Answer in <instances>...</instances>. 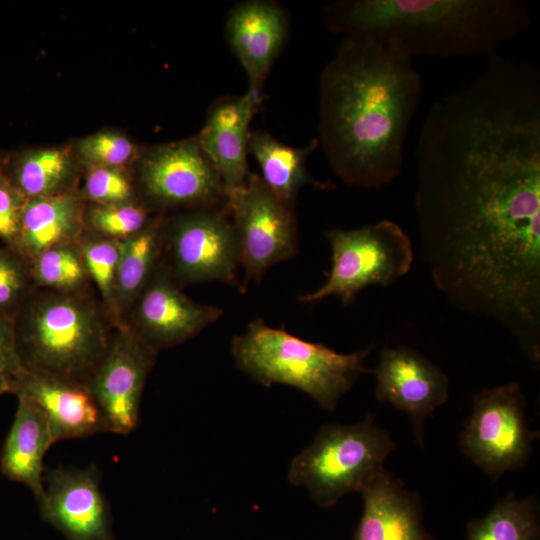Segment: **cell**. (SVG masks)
Masks as SVG:
<instances>
[{
	"instance_id": "6da1fadb",
	"label": "cell",
	"mask_w": 540,
	"mask_h": 540,
	"mask_svg": "<svg viewBox=\"0 0 540 540\" xmlns=\"http://www.w3.org/2000/svg\"><path fill=\"white\" fill-rule=\"evenodd\" d=\"M422 93L413 59L393 46L345 37L320 82V142L334 173L365 189L395 180Z\"/></svg>"
},
{
	"instance_id": "7a4b0ae2",
	"label": "cell",
	"mask_w": 540,
	"mask_h": 540,
	"mask_svg": "<svg viewBox=\"0 0 540 540\" xmlns=\"http://www.w3.org/2000/svg\"><path fill=\"white\" fill-rule=\"evenodd\" d=\"M328 28L415 57L490 54L532 25L523 0H351L325 9Z\"/></svg>"
},
{
	"instance_id": "3957f363",
	"label": "cell",
	"mask_w": 540,
	"mask_h": 540,
	"mask_svg": "<svg viewBox=\"0 0 540 540\" xmlns=\"http://www.w3.org/2000/svg\"><path fill=\"white\" fill-rule=\"evenodd\" d=\"M13 318L25 370L83 384L105 355L113 334L109 315L84 290L29 292Z\"/></svg>"
},
{
	"instance_id": "277c9868",
	"label": "cell",
	"mask_w": 540,
	"mask_h": 540,
	"mask_svg": "<svg viewBox=\"0 0 540 540\" xmlns=\"http://www.w3.org/2000/svg\"><path fill=\"white\" fill-rule=\"evenodd\" d=\"M371 350L338 353L322 343L270 327L261 319L251 322L231 343L236 365L253 380L266 387L297 388L329 411L362 374L372 372L365 365Z\"/></svg>"
},
{
	"instance_id": "5b68a950",
	"label": "cell",
	"mask_w": 540,
	"mask_h": 540,
	"mask_svg": "<svg viewBox=\"0 0 540 540\" xmlns=\"http://www.w3.org/2000/svg\"><path fill=\"white\" fill-rule=\"evenodd\" d=\"M395 448L371 415L354 424H325L292 459L287 479L304 487L318 506L329 508L349 493H360Z\"/></svg>"
},
{
	"instance_id": "8992f818",
	"label": "cell",
	"mask_w": 540,
	"mask_h": 540,
	"mask_svg": "<svg viewBox=\"0 0 540 540\" xmlns=\"http://www.w3.org/2000/svg\"><path fill=\"white\" fill-rule=\"evenodd\" d=\"M326 237L332 250L330 272L318 289L299 298L303 303L338 296L348 304L368 286L394 283L413 263L410 238L390 220L351 230H329Z\"/></svg>"
},
{
	"instance_id": "52a82bcc",
	"label": "cell",
	"mask_w": 540,
	"mask_h": 540,
	"mask_svg": "<svg viewBox=\"0 0 540 540\" xmlns=\"http://www.w3.org/2000/svg\"><path fill=\"white\" fill-rule=\"evenodd\" d=\"M526 404L518 382L485 388L473 396L459 447L493 478L523 468L533 453L537 434L526 419Z\"/></svg>"
},
{
	"instance_id": "ba28073f",
	"label": "cell",
	"mask_w": 540,
	"mask_h": 540,
	"mask_svg": "<svg viewBox=\"0 0 540 540\" xmlns=\"http://www.w3.org/2000/svg\"><path fill=\"white\" fill-rule=\"evenodd\" d=\"M226 195V207L238 239L240 264L248 280H259L269 268L297 253L292 209L259 175L250 172L243 186Z\"/></svg>"
},
{
	"instance_id": "9c48e42d",
	"label": "cell",
	"mask_w": 540,
	"mask_h": 540,
	"mask_svg": "<svg viewBox=\"0 0 540 540\" xmlns=\"http://www.w3.org/2000/svg\"><path fill=\"white\" fill-rule=\"evenodd\" d=\"M156 353L127 324L115 327L105 355L86 382L108 432L128 434L138 426L143 389Z\"/></svg>"
},
{
	"instance_id": "30bf717a",
	"label": "cell",
	"mask_w": 540,
	"mask_h": 540,
	"mask_svg": "<svg viewBox=\"0 0 540 540\" xmlns=\"http://www.w3.org/2000/svg\"><path fill=\"white\" fill-rule=\"evenodd\" d=\"M173 274L184 283H234L240 264L237 235L225 211L201 208L177 218L165 232Z\"/></svg>"
},
{
	"instance_id": "8fae6325",
	"label": "cell",
	"mask_w": 540,
	"mask_h": 540,
	"mask_svg": "<svg viewBox=\"0 0 540 540\" xmlns=\"http://www.w3.org/2000/svg\"><path fill=\"white\" fill-rule=\"evenodd\" d=\"M140 181L146 197L163 207L226 204L225 188L197 138L158 146L142 160Z\"/></svg>"
},
{
	"instance_id": "7c38bea8",
	"label": "cell",
	"mask_w": 540,
	"mask_h": 540,
	"mask_svg": "<svg viewBox=\"0 0 540 540\" xmlns=\"http://www.w3.org/2000/svg\"><path fill=\"white\" fill-rule=\"evenodd\" d=\"M44 497L37 504L42 519L66 540H114L109 505L94 465L44 470Z\"/></svg>"
},
{
	"instance_id": "4fadbf2b",
	"label": "cell",
	"mask_w": 540,
	"mask_h": 540,
	"mask_svg": "<svg viewBox=\"0 0 540 540\" xmlns=\"http://www.w3.org/2000/svg\"><path fill=\"white\" fill-rule=\"evenodd\" d=\"M371 373L376 380V399L408 414L422 441L424 421L449 397L447 375L409 347L383 349Z\"/></svg>"
},
{
	"instance_id": "5bb4252c",
	"label": "cell",
	"mask_w": 540,
	"mask_h": 540,
	"mask_svg": "<svg viewBox=\"0 0 540 540\" xmlns=\"http://www.w3.org/2000/svg\"><path fill=\"white\" fill-rule=\"evenodd\" d=\"M155 270L132 306L127 325L156 351L179 344L217 321L221 308L184 295L164 268Z\"/></svg>"
},
{
	"instance_id": "9a60e30c",
	"label": "cell",
	"mask_w": 540,
	"mask_h": 540,
	"mask_svg": "<svg viewBox=\"0 0 540 540\" xmlns=\"http://www.w3.org/2000/svg\"><path fill=\"white\" fill-rule=\"evenodd\" d=\"M11 393L32 402L43 412L54 442L108 432L103 414L86 384L25 370L11 381Z\"/></svg>"
},
{
	"instance_id": "2e32d148",
	"label": "cell",
	"mask_w": 540,
	"mask_h": 540,
	"mask_svg": "<svg viewBox=\"0 0 540 540\" xmlns=\"http://www.w3.org/2000/svg\"><path fill=\"white\" fill-rule=\"evenodd\" d=\"M288 32L284 9L273 1L251 0L235 5L226 22V36L249 81L257 93Z\"/></svg>"
},
{
	"instance_id": "e0dca14e",
	"label": "cell",
	"mask_w": 540,
	"mask_h": 540,
	"mask_svg": "<svg viewBox=\"0 0 540 540\" xmlns=\"http://www.w3.org/2000/svg\"><path fill=\"white\" fill-rule=\"evenodd\" d=\"M257 103L258 94L250 90L242 96L215 102L196 137L226 194L243 186L250 173L247 165L249 125Z\"/></svg>"
},
{
	"instance_id": "ac0fdd59",
	"label": "cell",
	"mask_w": 540,
	"mask_h": 540,
	"mask_svg": "<svg viewBox=\"0 0 540 540\" xmlns=\"http://www.w3.org/2000/svg\"><path fill=\"white\" fill-rule=\"evenodd\" d=\"M360 494L363 512L352 540H437L424 526L420 496L385 468Z\"/></svg>"
},
{
	"instance_id": "d6986e66",
	"label": "cell",
	"mask_w": 540,
	"mask_h": 540,
	"mask_svg": "<svg viewBox=\"0 0 540 540\" xmlns=\"http://www.w3.org/2000/svg\"><path fill=\"white\" fill-rule=\"evenodd\" d=\"M84 227L80 198L68 191L27 199L12 247L28 264L45 250L79 242Z\"/></svg>"
},
{
	"instance_id": "ffe728a7",
	"label": "cell",
	"mask_w": 540,
	"mask_h": 540,
	"mask_svg": "<svg viewBox=\"0 0 540 540\" xmlns=\"http://www.w3.org/2000/svg\"><path fill=\"white\" fill-rule=\"evenodd\" d=\"M18 398L11 427L0 452V470L12 481L26 485L38 504L44 497L43 460L54 439L43 412Z\"/></svg>"
},
{
	"instance_id": "44dd1931",
	"label": "cell",
	"mask_w": 540,
	"mask_h": 540,
	"mask_svg": "<svg viewBox=\"0 0 540 540\" xmlns=\"http://www.w3.org/2000/svg\"><path fill=\"white\" fill-rule=\"evenodd\" d=\"M317 145L318 141L313 139L306 147H290L261 130L251 132L248 139V149L261 169L262 180L291 208L303 186L312 185L318 189L331 187L329 183L315 180L307 171V157Z\"/></svg>"
},
{
	"instance_id": "7402d4cb",
	"label": "cell",
	"mask_w": 540,
	"mask_h": 540,
	"mask_svg": "<svg viewBox=\"0 0 540 540\" xmlns=\"http://www.w3.org/2000/svg\"><path fill=\"white\" fill-rule=\"evenodd\" d=\"M165 229L158 220L122 240L114 293L116 316L121 325L156 270Z\"/></svg>"
},
{
	"instance_id": "603a6c76",
	"label": "cell",
	"mask_w": 540,
	"mask_h": 540,
	"mask_svg": "<svg viewBox=\"0 0 540 540\" xmlns=\"http://www.w3.org/2000/svg\"><path fill=\"white\" fill-rule=\"evenodd\" d=\"M540 514L535 497L520 498L513 492L498 501L484 516L467 525L466 540H539Z\"/></svg>"
},
{
	"instance_id": "cb8c5ba5",
	"label": "cell",
	"mask_w": 540,
	"mask_h": 540,
	"mask_svg": "<svg viewBox=\"0 0 540 540\" xmlns=\"http://www.w3.org/2000/svg\"><path fill=\"white\" fill-rule=\"evenodd\" d=\"M72 174L68 152L47 148L22 154L7 176L27 199H32L68 192Z\"/></svg>"
},
{
	"instance_id": "d4e9b609",
	"label": "cell",
	"mask_w": 540,
	"mask_h": 540,
	"mask_svg": "<svg viewBox=\"0 0 540 540\" xmlns=\"http://www.w3.org/2000/svg\"><path fill=\"white\" fill-rule=\"evenodd\" d=\"M28 269L31 281L53 291H83L89 279L79 242L45 250L28 263Z\"/></svg>"
},
{
	"instance_id": "484cf974",
	"label": "cell",
	"mask_w": 540,
	"mask_h": 540,
	"mask_svg": "<svg viewBox=\"0 0 540 540\" xmlns=\"http://www.w3.org/2000/svg\"><path fill=\"white\" fill-rule=\"evenodd\" d=\"M79 246L88 277L96 285L111 321L115 327L120 326L115 311L114 293L122 240H87L80 241Z\"/></svg>"
},
{
	"instance_id": "4316f807",
	"label": "cell",
	"mask_w": 540,
	"mask_h": 540,
	"mask_svg": "<svg viewBox=\"0 0 540 540\" xmlns=\"http://www.w3.org/2000/svg\"><path fill=\"white\" fill-rule=\"evenodd\" d=\"M89 226L108 239L123 240L144 229L147 211L131 203L114 205H94L87 214Z\"/></svg>"
},
{
	"instance_id": "83f0119b",
	"label": "cell",
	"mask_w": 540,
	"mask_h": 540,
	"mask_svg": "<svg viewBox=\"0 0 540 540\" xmlns=\"http://www.w3.org/2000/svg\"><path fill=\"white\" fill-rule=\"evenodd\" d=\"M77 150L89 168H122L133 159L136 149L134 144L121 134L100 132L80 140Z\"/></svg>"
},
{
	"instance_id": "f1b7e54d",
	"label": "cell",
	"mask_w": 540,
	"mask_h": 540,
	"mask_svg": "<svg viewBox=\"0 0 540 540\" xmlns=\"http://www.w3.org/2000/svg\"><path fill=\"white\" fill-rule=\"evenodd\" d=\"M28 264L13 249H0V312L14 317L29 294Z\"/></svg>"
},
{
	"instance_id": "f546056e",
	"label": "cell",
	"mask_w": 540,
	"mask_h": 540,
	"mask_svg": "<svg viewBox=\"0 0 540 540\" xmlns=\"http://www.w3.org/2000/svg\"><path fill=\"white\" fill-rule=\"evenodd\" d=\"M84 195L98 205L133 202V187L123 168H89L85 178Z\"/></svg>"
},
{
	"instance_id": "4dcf8cb0",
	"label": "cell",
	"mask_w": 540,
	"mask_h": 540,
	"mask_svg": "<svg viewBox=\"0 0 540 540\" xmlns=\"http://www.w3.org/2000/svg\"><path fill=\"white\" fill-rule=\"evenodd\" d=\"M27 198L0 170V239L12 247Z\"/></svg>"
},
{
	"instance_id": "1f68e13d",
	"label": "cell",
	"mask_w": 540,
	"mask_h": 540,
	"mask_svg": "<svg viewBox=\"0 0 540 540\" xmlns=\"http://www.w3.org/2000/svg\"><path fill=\"white\" fill-rule=\"evenodd\" d=\"M24 371L16 344L14 318L0 312V376L12 381Z\"/></svg>"
},
{
	"instance_id": "d6a6232c",
	"label": "cell",
	"mask_w": 540,
	"mask_h": 540,
	"mask_svg": "<svg viewBox=\"0 0 540 540\" xmlns=\"http://www.w3.org/2000/svg\"><path fill=\"white\" fill-rule=\"evenodd\" d=\"M9 392H11V380L4 376H0V396Z\"/></svg>"
}]
</instances>
